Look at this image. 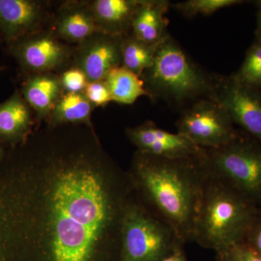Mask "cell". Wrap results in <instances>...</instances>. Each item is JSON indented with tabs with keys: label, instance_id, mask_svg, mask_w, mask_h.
Here are the masks:
<instances>
[{
	"label": "cell",
	"instance_id": "f546056e",
	"mask_svg": "<svg viewBox=\"0 0 261 261\" xmlns=\"http://www.w3.org/2000/svg\"><path fill=\"white\" fill-rule=\"evenodd\" d=\"M1 69H2V68H0V70H1Z\"/></svg>",
	"mask_w": 261,
	"mask_h": 261
},
{
	"label": "cell",
	"instance_id": "ba28073f",
	"mask_svg": "<svg viewBox=\"0 0 261 261\" xmlns=\"http://www.w3.org/2000/svg\"><path fill=\"white\" fill-rule=\"evenodd\" d=\"M73 50L51 29H43L21 38L15 41L13 48L19 63L30 75L63 71L73 61Z\"/></svg>",
	"mask_w": 261,
	"mask_h": 261
},
{
	"label": "cell",
	"instance_id": "83f0119b",
	"mask_svg": "<svg viewBox=\"0 0 261 261\" xmlns=\"http://www.w3.org/2000/svg\"><path fill=\"white\" fill-rule=\"evenodd\" d=\"M261 42V10H257L255 39Z\"/></svg>",
	"mask_w": 261,
	"mask_h": 261
},
{
	"label": "cell",
	"instance_id": "277c9868",
	"mask_svg": "<svg viewBox=\"0 0 261 261\" xmlns=\"http://www.w3.org/2000/svg\"><path fill=\"white\" fill-rule=\"evenodd\" d=\"M258 208L232 187L205 171L193 242L216 252L243 243Z\"/></svg>",
	"mask_w": 261,
	"mask_h": 261
},
{
	"label": "cell",
	"instance_id": "5b68a950",
	"mask_svg": "<svg viewBox=\"0 0 261 261\" xmlns=\"http://www.w3.org/2000/svg\"><path fill=\"white\" fill-rule=\"evenodd\" d=\"M206 172L261 206V144L245 132L218 148L204 149Z\"/></svg>",
	"mask_w": 261,
	"mask_h": 261
},
{
	"label": "cell",
	"instance_id": "5bb4252c",
	"mask_svg": "<svg viewBox=\"0 0 261 261\" xmlns=\"http://www.w3.org/2000/svg\"><path fill=\"white\" fill-rule=\"evenodd\" d=\"M171 4L168 0H140L132 20L130 34L147 44H161L169 34V20L166 15Z\"/></svg>",
	"mask_w": 261,
	"mask_h": 261
},
{
	"label": "cell",
	"instance_id": "603a6c76",
	"mask_svg": "<svg viewBox=\"0 0 261 261\" xmlns=\"http://www.w3.org/2000/svg\"><path fill=\"white\" fill-rule=\"evenodd\" d=\"M217 261H261V255L245 243L216 252Z\"/></svg>",
	"mask_w": 261,
	"mask_h": 261
},
{
	"label": "cell",
	"instance_id": "9a60e30c",
	"mask_svg": "<svg viewBox=\"0 0 261 261\" xmlns=\"http://www.w3.org/2000/svg\"><path fill=\"white\" fill-rule=\"evenodd\" d=\"M64 93L60 75L54 73L30 75L22 88V95L39 121L48 120Z\"/></svg>",
	"mask_w": 261,
	"mask_h": 261
},
{
	"label": "cell",
	"instance_id": "3957f363",
	"mask_svg": "<svg viewBox=\"0 0 261 261\" xmlns=\"http://www.w3.org/2000/svg\"><path fill=\"white\" fill-rule=\"evenodd\" d=\"M221 77L195 63L169 34L142 79L152 101H162L181 112L201 99H215Z\"/></svg>",
	"mask_w": 261,
	"mask_h": 261
},
{
	"label": "cell",
	"instance_id": "7402d4cb",
	"mask_svg": "<svg viewBox=\"0 0 261 261\" xmlns=\"http://www.w3.org/2000/svg\"><path fill=\"white\" fill-rule=\"evenodd\" d=\"M244 3L243 0H187L171 3V8L177 10L186 18H192L199 15L209 16L223 8Z\"/></svg>",
	"mask_w": 261,
	"mask_h": 261
},
{
	"label": "cell",
	"instance_id": "d6986e66",
	"mask_svg": "<svg viewBox=\"0 0 261 261\" xmlns=\"http://www.w3.org/2000/svg\"><path fill=\"white\" fill-rule=\"evenodd\" d=\"M104 80L113 102L132 105L139 97H149L142 79L122 65L111 70Z\"/></svg>",
	"mask_w": 261,
	"mask_h": 261
},
{
	"label": "cell",
	"instance_id": "8fae6325",
	"mask_svg": "<svg viewBox=\"0 0 261 261\" xmlns=\"http://www.w3.org/2000/svg\"><path fill=\"white\" fill-rule=\"evenodd\" d=\"M127 136L138 152L164 159H185L200 155L203 148L176 132L161 129L152 121L126 130Z\"/></svg>",
	"mask_w": 261,
	"mask_h": 261
},
{
	"label": "cell",
	"instance_id": "cb8c5ba5",
	"mask_svg": "<svg viewBox=\"0 0 261 261\" xmlns=\"http://www.w3.org/2000/svg\"><path fill=\"white\" fill-rule=\"evenodd\" d=\"M59 75L65 93L84 92L89 83L85 73L75 67H69Z\"/></svg>",
	"mask_w": 261,
	"mask_h": 261
},
{
	"label": "cell",
	"instance_id": "9c48e42d",
	"mask_svg": "<svg viewBox=\"0 0 261 261\" xmlns=\"http://www.w3.org/2000/svg\"><path fill=\"white\" fill-rule=\"evenodd\" d=\"M215 99L227 111L233 124L261 144V90L221 75Z\"/></svg>",
	"mask_w": 261,
	"mask_h": 261
},
{
	"label": "cell",
	"instance_id": "f1b7e54d",
	"mask_svg": "<svg viewBox=\"0 0 261 261\" xmlns=\"http://www.w3.org/2000/svg\"><path fill=\"white\" fill-rule=\"evenodd\" d=\"M253 3V4L256 7L257 10H261V0L254 1Z\"/></svg>",
	"mask_w": 261,
	"mask_h": 261
},
{
	"label": "cell",
	"instance_id": "e0dca14e",
	"mask_svg": "<svg viewBox=\"0 0 261 261\" xmlns=\"http://www.w3.org/2000/svg\"><path fill=\"white\" fill-rule=\"evenodd\" d=\"M34 114L23 95L15 92L0 104V137L11 140L23 138L32 126Z\"/></svg>",
	"mask_w": 261,
	"mask_h": 261
},
{
	"label": "cell",
	"instance_id": "8992f818",
	"mask_svg": "<svg viewBox=\"0 0 261 261\" xmlns=\"http://www.w3.org/2000/svg\"><path fill=\"white\" fill-rule=\"evenodd\" d=\"M121 261H161L185 245L167 223L147 208L128 202L122 220Z\"/></svg>",
	"mask_w": 261,
	"mask_h": 261
},
{
	"label": "cell",
	"instance_id": "2e32d148",
	"mask_svg": "<svg viewBox=\"0 0 261 261\" xmlns=\"http://www.w3.org/2000/svg\"><path fill=\"white\" fill-rule=\"evenodd\" d=\"M140 0H95L91 10L99 32L123 37L130 34L134 15Z\"/></svg>",
	"mask_w": 261,
	"mask_h": 261
},
{
	"label": "cell",
	"instance_id": "4fadbf2b",
	"mask_svg": "<svg viewBox=\"0 0 261 261\" xmlns=\"http://www.w3.org/2000/svg\"><path fill=\"white\" fill-rule=\"evenodd\" d=\"M51 30L65 42L76 44L99 32L89 3L76 1L62 5L53 20Z\"/></svg>",
	"mask_w": 261,
	"mask_h": 261
},
{
	"label": "cell",
	"instance_id": "4dcf8cb0",
	"mask_svg": "<svg viewBox=\"0 0 261 261\" xmlns=\"http://www.w3.org/2000/svg\"><path fill=\"white\" fill-rule=\"evenodd\" d=\"M0 153H1V151H0Z\"/></svg>",
	"mask_w": 261,
	"mask_h": 261
},
{
	"label": "cell",
	"instance_id": "44dd1931",
	"mask_svg": "<svg viewBox=\"0 0 261 261\" xmlns=\"http://www.w3.org/2000/svg\"><path fill=\"white\" fill-rule=\"evenodd\" d=\"M231 75L240 83L261 90V42L254 40L241 66Z\"/></svg>",
	"mask_w": 261,
	"mask_h": 261
},
{
	"label": "cell",
	"instance_id": "4316f807",
	"mask_svg": "<svg viewBox=\"0 0 261 261\" xmlns=\"http://www.w3.org/2000/svg\"><path fill=\"white\" fill-rule=\"evenodd\" d=\"M184 245L176 247L161 261H188L183 250Z\"/></svg>",
	"mask_w": 261,
	"mask_h": 261
},
{
	"label": "cell",
	"instance_id": "30bf717a",
	"mask_svg": "<svg viewBox=\"0 0 261 261\" xmlns=\"http://www.w3.org/2000/svg\"><path fill=\"white\" fill-rule=\"evenodd\" d=\"M122 37L97 32L77 44L73 67L85 73L89 82L104 80L114 68L122 65Z\"/></svg>",
	"mask_w": 261,
	"mask_h": 261
},
{
	"label": "cell",
	"instance_id": "484cf974",
	"mask_svg": "<svg viewBox=\"0 0 261 261\" xmlns=\"http://www.w3.org/2000/svg\"><path fill=\"white\" fill-rule=\"evenodd\" d=\"M243 243L247 244L261 255V206L259 207Z\"/></svg>",
	"mask_w": 261,
	"mask_h": 261
},
{
	"label": "cell",
	"instance_id": "6da1fadb",
	"mask_svg": "<svg viewBox=\"0 0 261 261\" xmlns=\"http://www.w3.org/2000/svg\"><path fill=\"white\" fill-rule=\"evenodd\" d=\"M56 143L48 147L58 178L48 215L53 261H89L104 233L121 226L128 202L98 173L102 159L95 147Z\"/></svg>",
	"mask_w": 261,
	"mask_h": 261
},
{
	"label": "cell",
	"instance_id": "7c38bea8",
	"mask_svg": "<svg viewBox=\"0 0 261 261\" xmlns=\"http://www.w3.org/2000/svg\"><path fill=\"white\" fill-rule=\"evenodd\" d=\"M47 3L0 0V32L10 42L43 30L49 17Z\"/></svg>",
	"mask_w": 261,
	"mask_h": 261
},
{
	"label": "cell",
	"instance_id": "52a82bcc",
	"mask_svg": "<svg viewBox=\"0 0 261 261\" xmlns=\"http://www.w3.org/2000/svg\"><path fill=\"white\" fill-rule=\"evenodd\" d=\"M176 127L177 133L203 149L223 147L240 135L227 111L215 99H201L183 110Z\"/></svg>",
	"mask_w": 261,
	"mask_h": 261
},
{
	"label": "cell",
	"instance_id": "ffe728a7",
	"mask_svg": "<svg viewBox=\"0 0 261 261\" xmlns=\"http://www.w3.org/2000/svg\"><path fill=\"white\" fill-rule=\"evenodd\" d=\"M159 44H147L139 40L132 34L122 37V66L142 78L146 70L153 64Z\"/></svg>",
	"mask_w": 261,
	"mask_h": 261
},
{
	"label": "cell",
	"instance_id": "ac0fdd59",
	"mask_svg": "<svg viewBox=\"0 0 261 261\" xmlns=\"http://www.w3.org/2000/svg\"><path fill=\"white\" fill-rule=\"evenodd\" d=\"M95 108L84 92H65L48 118L49 126L63 124H87L91 126V116Z\"/></svg>",
	"mask_w": 261,
	"mask_h": 261
},
{
	"label": "cell",
	"instance_id": "7a4b0ae2",
	"mask_svg": "<svg viewBox=\"0 0 261 261\" xmlns=\"http://www.w3.org/2000/svg\"><path fill=\"white\" fill-rule=\"evenodd\" d=\"M202 154L171 159L138 152L134 161V177L149 210L171 226L184 244L194 240L205 176Z\"/></svg>",
	"mask_w": 261,
	"mask_h": 261
},
{
	"label": "cell",
	"instance_id": "d4e9b609",
	"mask_svg": "<svg viewBox=\"0 0 261 261\" xmlns=\"http://www.w3.org/2000/svg\"><path fill=\"white\" fill-rule=\"evenodd\" d=\"M84 93L95 107L106 106L113 102L111 92L105 80L89 82Z\"/></svg>",
	"mask_w": 261,
	"mask_h": 261
}]
</instances>
